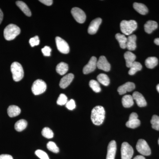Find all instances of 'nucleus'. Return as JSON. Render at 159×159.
I'll return each instance as SVG.
<instances>
[{
    "label": "nucleus",
    "mask_w": 159,
    "mask_h": 159,
    "mask_svg": "<svg viewBox=\"0 0 159 159\" xmlns=\"http://www.w3.org/2000/svg\"><path fill=\"white\" fill-rule=\"evenodd\" d=\"M55 40L58 51L62 54H68L70 52V47L67 43L60 37H56Z\"/></svg>",
    "instance_id": "nucleus-9"
},
{
    "label": "nucleus",
    "mask_w": 159,
    "mask_h": 159,
    "mask_svg": "<svg viewBox=\"0 0 159 159\" xmlns=\"http://www.w3.org/2000/svg\"><path fill=\"white\" fill-rule=\"evenodd\" d=\"M3 19V13L2 11V10L0 9V24L2 23V20Z\"/></svg>",
    "instance_id": "nucleus-42"
},
{
    "label": "nucleus",
    "mask_w": 159,
    "mask_h": 159,
    "mask_svg": "<svg viewBox=\"0 0 159 159\" xmlns=\"http://www.w3.org/2000/svg\"><path fill=\"white\" fill-rule=\"evenodd\" d=\"M132 97L134 100H135L137 105L139 107H144L147 105V102L145 98L143 95L139 92H135L134 93Z\"/></svg>",
    "instance_id": "nucleus-15"
},
{
    "label": "nucleus",
    "mask_w": 159,
    "mask_h": 159,
    "mask_svg": "<svg viewBox=\"0 0 159 159\" xmlns=\"http://www.w3.org/2000/svg\"><path fill=\"white\" fill-rule=\"evenodd\" d=\"M42 52L45 56H50L51 55V49L48 46H45L42 49Z\"/></svg>",
    "instance_id": "nucleus-39"
},
{
    "label": "nucleus",
    "mask_w": 159,
    "mask_h": 159,
    "mask_svg": "<svg viewBox=\"0 0 159 159\" xmlns=\"http://www.w3.org/2000/svg\"><path fill=\"white\" fill-rule=\"evenodd\" d=\"M158 144H159V139H158Z\"/></svg>",
    "instance_id": "nucleus-46"
},
{
    "label": "nucleus",
    "mask_w": 159,
    "mask_h": 159,
    "mask_svg": "<svg viewBox=\"0 0 159 159\" xmlns=\"http://www.w3.org/2000/svg\"><path fill=\"white\" fill-rule=\"evenodd\" d=\"M97 57L93 56L90 58L88 63L84 66L83 70L84 74H87L93 72L97 67Z\"/></svg>",
    "instance_id": "nucleus-10"
},
{
    "label": "nucleus",
    "mask_w": 159,
    "mask_h": 159,
    "mask_svg": "<svg viewBox=\"0 0 159 159\" xmlns=\"http://www.w3.org/2000/svg\"><path fill=\"white\" fill-rule=\"evenodd\" d=\"M11 71L14 81H19L24 77V70L21 65L19 63L16 61L12 63L11 66Z\"/></svg>",
    "instance_id": "nucleus-4"
},
{
    "label": "nucleus",
    "mask_w": 159,
    "mask_h": 159,
    "mask_svg": "<svg viewBox=\"0 0 159 159\" xmlns=\"http://www.w3.org/2000/svg\"><path fill=\"white\" fill-rule=\"evenodd\" d=\"M134 154L132 147L127 142H123L121 146V158L122 159H131Z\"/></svg>",
    "instance_id": "nucleus-7"
},
{
    "label": "nucleus",
    "mask_w": 159,
    "mask_h": 159,
    "mask_svg": "<svg viewBox=\"0 0 159 159\" xmlns=\"http://www.w3.org/2000/svg\"><path fill=\"white\" fill-rule=\"evenodd\" d=\"M98 81L103 85L107 86L110 84V79L106 74H99L97 77Z\"/></svg>",
    "instance_id": "nucleus-30"
},
{
    "label": "nucleus",
    "mask_w": 159,
    "mask_h": 159,
    "mask_svg": "<svg viewBox=\"0 0 159 159\" xmlns=\"http://www.w3.org/2000/svg\"><path fill=\"white\" fill-rule=\"evenodd\" d=\"M152 127L154 129L159 130V116L157 115H154L151 120Z\"/></svg>",
    "instance_id": "nucleus-33"
},
{
    "label": "nucleus",
    "mask_w": 159,
    "mask_h": 159,
    "mask_svg": "<svg viewBox=\"0 0 159 159\" xmlns=\"http://www.w3.org/2000/svg\"><path fill=\"white\" fill-rule=\"evenodd\" d=\"M97 67L98 69L105 72H108L110 70V64L104 56H101L99 57V60L97 62Z\"/></svg>",
    "instance_id": "nucleus-11"
},
{
    "label": "nucleus",
    "mask_w": 159,
    "mask_h": 159,
    "mask_svg": "<svg viewBox=\"0 0 159 159\" xmlns=\"http://www.w3.org/2000/svg\"><path fill=\"white\" fill-rule=\"evenodd\" d=\"M158 62V60L156 57H149L145 60V64L148 68L152 69L157 65Z\"/></svg>",
    "instance_id": "nucleus-25"
},
{
    "label": "nucleus",
    "mask_w": 159,
    "mask_h": 159,
    "mask_svg": "<svg viewBox=\"0 0 159 159\" xmlns=\"http://www.w3.org/2000/svg\"><path fill=\"white\" fill-rule=\"evenodd\" d=\"M68 102L67 97L64 94H61L57 99V103L58 105L62 106L66 105Z\"/></svg>",
    "instance_id": "nucleus-35"
},
{
    "label": "nucleus",
    "mask_w": 159,
    "mask_h": 159,
    "mask_svg": "<svg viewBox=\"0 0 159 159\" xmlns=\"http://www.w3.org/2000/svg\"><path fill=\"white\" fill-rule=\"evenodd\" d=\"M142 65L138 61H134L129 71V74L130 75H134L138 71L141 70L142 69Z\"/></svg>",
    "instance_id": "nucleus-28"
},
{
    "label": "nucleus",
    "mask_w": 159,
    "mask_h": 159,
    "mask_svg": "<svg viewBox=\"0 0 159 159\" xmlns=\"http://www.w3.org/2000/svg\"><path fill=\"white\" fill-rule=\"evenodd\" d=\"M16 4L18 7L27 16H31V11L25 3L22 1H18L16 2Z\"/></svg>",
    "instance_id": "nucleus-23"
},
{
    "label": "nucleus",
    "mask_w": 159,
    "mask_h": 159,
    "mask_svg": "<svg viewBox=\"0 0 159 159\" xmlns=\"http://www.w3.org/2000/svg\"><path fill=\"white\" fill-rule=\"evenodd\" d=\"M158 24L157 22L153 20L147 21L144 25V29L146 33L151 34L155 30L157 29Z\"/></svg>",
    "instance_id": "nucleus-18"
},
{
    "label": "nucleus",
    "mask_w": 159,
    "mask_h": 159,
    "mask_svg": "<svg viewBox=\"0 0 159 159\" xmlns=\"http://www.w3.org/2000/svg\"><path fill=\"white\" fill-rule=\"evenodd\" d=\"M89 85L91 89L93 90L95 93H98L101 91V88L100 87L99 83L96 80H92L90 81Z\"/></svg>",
    "instance_id": "nucleus-31"
},
{
    "label": "nucleus",
    "mask_w": 159,
    "mask_h": 159,
    "mask_svg": "<svg viewBox=\"0 0 159 159\" xmlns=\"http://www.w3.org/2000/svg\"><path fill=\"white\" fill-rule=\"evenodd\" d=\"M71 13L77 22L83 24L85 22L86 15L82 9L75 7L71 10Z\"/></svg>",
    "instance_id": "nucleus-8"
},
{
    "label": "nucleus",
    "mask_w": 159,
    "mask_h": 159,
    "mask_svg": "<svg viewBox=\"0 0 159 159\" xmlns=\"http://www.w3.org/2000/svg\"><path fill=\"white\" fill-rule=\"evenodd\" d=\"M120 26L121 31L125 35H129L132 34L138 27L136 21L134 20H122L120 23Z\"/></svg>",
    "instance_id": "nucleus-3"
},
{
    "label": "nucleus",
    "mask_w": 159,
    "mask_h": 159,
    "mask_svg": "<svg viewBox=\"0 0 159 159\" xmlns=\"http://www.w3.org/2000/svg\"><path fill=\"white\" fill-rule=\"evenodd\" d=\"M105 111L102 106H97L92 110L91 120L95 125H99L102 124L105 119Z\"/></svg>",
    "instance_id": "nucleus-1"
},
{
    "label": "nucleus",
    "mask_w": 159,
    "mask_h": 159,
    "mask_svg": "<svg viewBox=\"0 0 159 159\" xmlns=\"http://www.w3.org/2000/svg\"><path fill=\"white\" fill-rule=\"evenodd\" d=\"M7 112L9 117L13 118L17 116L20 114L21 110L17 106L11 105L8 107Z\"/></svg>",
    "instance_id": "nucleus-20"
},
{
    "label": "nucleus",
    "mask_w": 159,
    "mask_h": 159,
    "mask_svg": "<svg viewBox=\"0 0 159 159\" xmlns=\"http://www.w3.org/2000/svg\"><path fill=\"white\" fill-rule=\"evenodd\" d=\"M157 89L159 93V84H158V85L157 86Z\"/></svg>",
    "instance_id": "nucleus-45"
},
{
    "label": "nucleus",
    "mask_w": 159,
    "mask_h": 159,
    "mask_svg": "<svg viewBox=\"0 0 159 159\" xmlns=\"http://www.w3.org/2000/svg\"><path fill=\"white\" fill-rule=\"evenodd\" d=\"M133 7L136 11L143 15H146L148 12V9L147 7L142 3H134Z\"/></svg>",
    "instance_id": "nucleus-21"
},
{
    "label": "nucleus",
    "mask_w": 159,
    "mask_h": 159,
    "mask_svg": "<svg viewBox=\"0 0 159 159\" xmlns=\"http://www.w3.org/2000/svg\"><path fill=\"white\" fill-rule=\"evenodd\" d=\"M42 134L45 138L48 139H52L54 137V133L48 127H45L43 129L42 131Z\"/></svg>",
    "instance_id": "nucleus-32"
},
{
    "label": "nucleus",
    "mask_w": 159,
    "mask_h": 159,
    "mask_svg": "<svg viewBox=\"0 0 159 159\" xmlns=\"http://www.w3.org/2000/svg\"><path fill=\"white\" fill-rule=\"evenodd\" d=\"M137 150L142 155L149 156L151 153V151L147 142L143 139H139L137 142Z\"/></svg>",
    "instance_id": "nucleus-6"
},
{
    "label": "nucleus",
    "mask_w": 159,
    "mask_h": 159,
    "mask_svg": "<svg viewBox=\"0 0 159 159\" xmlns=\"http://www.w3.org/2000/svg\"><path fill=\"white\" fill-rule=\"evenodd\" d=\"M116 150V141L112 140L109 143L106 159H115Z\"/></svg>",
    "instance_id": "nucleus-13"
},
{
    "label": "nucleus",
    "mask_w": 159,
    "mask_h": 159,
    "mask_svg": "<svg viewBox=\"0 0 159 159\" xmlns=\"http://www.w3.org/2000/svg\"><path fill=\"white\" fill-rule=\"evenodd\" d=\"M66 107L70 110H73L76 107V104L74 99H72L68 101L66 104Z\"/></svg>",
    "instance_id": "nucleus-38"
},
{
    "label": "nucleus",
    "mask_w": 159,
    "mask_h": 159,
    "mask_svg": "<svg viewBox=\"0 0 159 159\" xmlns=\"http://www.w3.org/2000/svg\"><path fill=\"white\" fill-rule=\"evenodd\" d=\"M28 125V122L25 119H20L15 124V129L18 132H21L25 129Z\"/></svg>",
    "instance_id": "nucleus-27"
},
{
    "label": "nucleus",
    "mask_w": 159,
    "mask_h": 159,
    "mask_svg": "<svg viewBox=\"0 0 159 159\" xmlns=\"http://www.w3.org/2000/svg\"><path fill=\"white\" fill-rule=\"evenodd\" d=\"M0 159H13L11 156L8 154H2L0 155Z\"/></svg>",
    "instance_id": "nucleus-41"
},
{
    "label": "nucleus",
    "mask_w": 159,
    "mask_h": 159,
    "mask_svg": "<svg viewBox=\"0 0 159 159\" xmlns=\"http://www.w3.org/2000/svg\"><path fill=\"white\" fill-rule=\"evenodd\" d=\"M74 77V75L73 74H67L61 80L59 83L60 87L63 89L66 88L73 81Z\"/></svg>",
    "instance_id": "nucleus-16"
},
{
    "label": "nucleus",
    "mask_w": 159,
    "mask_h": 159,
    "mask_svg": "<svg viewBox=\"0 0 159 159\" xmlns=\"http://www.w3.org/2000/svg\"><path fill=\"white\" fill-rule=\"evenodd\" d=\"M134 159H145V157L143 156L139 155L135 157Z\"/></svg>",
    "instance_id": "nucleus-43"
},
{
    "label": "nucleus",
    "mask_w": 159,
    "mask_h": 159,
    "mask_svg": "<svg viewBox=\"0 0 159 159\" xmlns=\"http://www.w3.org/2000/svg\"><path fill=\"white\" fill-rule=\"evenodd\" d=\"M20 33L19 27L14 24L8 25L4 29V36L5 39L8 41L14 39Z\"/></svg>",
    "instance_id": "nucleus-2"
},
{
    "label": "nucleus",
    "mask_w": 159,
    "mask_h": 159,
    "mask_svg": "<svg viewBox=\"0 0 159 159\" xmlns=\"http://www.w3.org/2000/svg\"><path fill=\"white\" fill-rule=\"evenodd\" d=\"M35 154L40 159H50L48 155L43 151L38 149L35 152Z\"/></svg>",
    "instance_id": "nucleus-36"
},
{
    "label": "nucleus",
    "mask_w": 159,
    "mask_h": 159,
    "mask_svg": "<svg viewBox=\"0 0 159 159\" xmlns=\"http://www.w3.org/2000/svg\"><path fill=\"white\" fill-rule=\"evenodd\" d=\"M154 42L157 45H159V38H156V39H155Z\"/></svg>",
    "instance_id": "nucleus-44"
},
{
    "label": "nucleus",
    "mask_w": 159,
    "mask_h": 159,
    "mask_svg": "<svg viewBox=\"0 0 159 159\" xmlns=\"http://www.w3.org/2000/svg\"><path fill=\"white\" fill-rule=\"evenodd\" d=\"M47 89V84L42 80L38 79L33 83L31 91L34 95L43 93Z\"/></svg>",
    "instance_id": "nucleus-5"
},
{
    "label": "nucleus",
    "mask_w": 159,
    "mask_h": 159,
    "mask_svg": "<svg viewBox=\"0 0 159 159\" xmlns=\"http://www.w3.org/2000/svg\"><path fill=\"white\" fill-rule=\"evenodd\" d=\"M137 37L135 34H132L127 38L126 48L129 51H133L136 48Z\"/></svg>",
    "instance_id": "nucleus-17"
},
{
    "label": "nucleus",
    "mask_w": 159,
    "mask_h": 159,
    "mask_svg": "<svg viewBox=\"0 0 159 159\" xmlns=\"http://www.w3.org/2000/svg\"><path fill=\"white\" fill-rule=\"evenodd\" d=\"M135 88V85L133 82H128L125 83L123 85L120 86L118 89V92L119 95H123L126 92L132 91Z\"/></svg>",
    "instance_id": "nucleus-14"
},
{
    "label": "nucleus",
    "mask_w": 159,
    "mask_h": 159,
    "mask_svg": "<svg viewBox=\"0 0 159 159\" xmlns=\"http://www.w3.org/2000/svg\"><path fill=\"white\" fill-rule=\"evenodd\" d=\"M141 124V122L138 119H129L126 122V126L127 127L131 129L136 128L139 127Z\"/></svg>",
    "instance_id": "nucleus-29"
},
{
    "label": "nucleus",
    "mask_w": 159,
    "mask_h": 159,
    "mask_svg": "<svg viewBox=\"0 0 159 159\" xmlns=\"http://www.w3.org/2000/svg\"><path fill=\"white\" fill-rule=\"evenodd\" d=\"M134 99L131 95H125L122 97V104L125 108H129L134 105Z\"/></svg>",
    "instance_id": "nucleus-22"
},
{
    "label": "nucleus",
    "mask_w": 159,
    "mask_h": 159,
    "mask_svg": "<svg viewBox=\"0 0 159 159\" xmlns=\"http://www.w3.org/2000/svg\"><path fill=\"white\" fill-rule=\"evenodd\" d=\"M47 148L48 150L54 153H57L59 152V149L54 142H49L47 144Z\"/></svg>",
    "instance_id": "nucleus-34"
},
{
    "label": "nucleus",
    "mask_w": 159,
    "mask_h": 159,
    "mask_svg": "<svg viewBox=\"0 0 159 159\" xmlns=\"http://www.w3.org/2000/svg\"><path fill=\"white\" fill-rule=\"evenodd\" d=\"M124 57L126 62V66L130 68L133 63L135 61L136 55L131 51H127L124 54Z\"/></svg>",
    "instance_id": "nucleus-19"
},
{
    "label": "nucleus",
    "mask_w": 159,
    "mask_h": 159,
    "mask_svg": "<svg viewBox=\"0 0 159 159\" xmlns=\"http://www.w3.org/2000/svg\"><path fill=\"white\" fill-rule=\"evenodd\" d=\"M68 65L64 62H61L58 64L56 68V70L57 73L61 75L65 74L68 70Z\"/></svg>",
    "instance_id": "nucleus-24"
},
{
    "label": "nucleus",
    "mask_w": 159,
    "mask_h": 159,
    "mask_svg": "<svg viewBox=\"0 0 159 159\" xmlns=\"http://www.w3.org/2000/svg\"><path fill=\"white\" fill-rule=\"evenodd\" d=\"M39 38L38 36H35L30 39V40H29V43L31 47H34V46L39 45Z\"/></svg>",
    "instance_id": "nucleus-37"
},
{
    "label": "nucleus",
    "mask_w": 159,
    "mask_h": 159,
    "mask_svg": "<svg viewBox=\"0 0 159 159\" xmlns=\"http://www.w3.org/2000/svg\"><path fill=\"white\" fill-rule=\"evenodd\" d=\"M101 22H102V19L100 18H97L93 20L90 24L88 30L89 34H96L99 29Z\"/></svg>",
    "instance_id": "nucleus-12"
},
{
    "label": "nucleus",
    "mask_w": 159,
    "mask_h": 159,
    "mask_svg": "<svg viewBox=\"0 0 159 159\" xmlns=\"http://www.w3.org/2000/svg\"><path fill=\"white\" fill-rule=\"evenodd\" d=\"M116 38L119 42V45L121 48L122 49L126 48L127 38L125 37L124 34L117 33L116 35Z\"/></svg>",
    "instance_id": "nucleus-26"
},
{
    "label": "nucleus",
    "mask_w": 159,
    "mask_h": 159,
    "mask_svg": "<svg viewBox=\"0 0 159 159\" xmlns=\"http://www.w3.org/2000/svg\"><path fill=\"white\" fill-rule=\"evenodd\" d=\"M40 2L47 6H51L53 4V1L52 0H40Z\"/></svg>",
    "instance_id": "nucleus-40"
}]
</instances>
